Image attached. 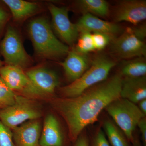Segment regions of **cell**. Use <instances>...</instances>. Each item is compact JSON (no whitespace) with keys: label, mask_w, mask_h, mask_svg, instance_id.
I'll return each instance as SVG.
<instances>
[{"label":"cell","mask_w":146,"mask_h":146,"mask_svg":"<svg viewBox=\"0 0 146 146\" xmlns=\"http://www.w3.org/2000/svg\"><path fill=\"white\" fill-rule=\"evenodd\" d=\"M123 79L118 73L78 96L53 100V106L67 123L71 141L75 142L84 128L98 120L103 110L121 98Z\"/></svg>","instance_id":"1"},{"label":"cell","mask_w":146,"mask_h":146,"mask_svg":"<svg viewBox=\"0 0 146 146\" xmlns=\"http://www.w3.org/2000/svg\"><path fill=\"white\" fill-rule=\"evenodd\" d=\"M28 31L35 52L42 58L56 59L67 55L69 47L56 38L46 18L40 17L32 20Z\"/></svg>","instance_id":"2"},{"label":"cell","mask_w":146,"mask_h":146,"mask_svg":"<svg viewBox=\"0 0 146 146\" xmlns=\"http://www.w3.org/2000/svg\"><path fill=\"white\" fill-rule=\"evenodd\" d=\"M116 64L115 61L106 56H98L81 76L70 84L60 88V93L63 98L79 96L92 86L107 79L110 72Z\"/></svg>","instance_id":"3"},{"label":"cell","mask_w":146,"mask_h":146,"mask_svg":"<svg viewBox=\"0 0 146 146\" xmlns=\"http://www.w3.org/2000/svg\"><path fill=\"white\" fill-rule=\"evenodd\" d=\"M105 109L122 130L128 141L133 142V131L139 121L146 117L138 106L128 100L120 98L110 103Z\"/></svg>","instance_id":"4"},{"label":"cell","mask_w":146,"mask_h":146,"mask_svg":"<svg viewBox=\"0 0 146 146\" xmlns=\"http://www.w3.org/2000/svg\"><path fill=\"white\" fill-rule=\"evenodd\" d=\"M42 115L33 100L17 95L13 105L0 110V121L12 130L28 121L38 119Z\"/></svg>","instance_id":"5"},{"label":"cell","mask_w":146,"mask_h":146,"mask_svg":"<svg viewBox=\"0 0 146 146\" xmlns=\"http://www.w3.org/2000/svg\"><path fill=\"white\" fill-rule=\"evenodd\" d=\"M0 50L7 65L23 69L31 65V58L25 49L18 32L9 27L0 44Z\"/></svg>","instance_id":"6"},{"label":"cell","mask_w":146,"mask_h":146,"mask_svg":"<svg viewBox=\"0 0 146 146\" xmlns=\"http://www.w3.org/2000/svg\"><path fill=\"white\" fill-rule=\"evenodd\" d=\"M0 77L12 91L21 92L25 96L40 98L48 96L34 85L21 68L12 65L3 66L0 69Z\"/></svg>","instance_id":"7"},{"label":"cell","mask_w":146,"mask_h":146,"mask_svg":"<svg viewBox=\"0 0 146 146\" xmlns=\"http://www.w3.org/2000/svg\"><path fill=\"white\" fill-rule=\"evenodd\" d=\"M48 9L52 18L54 30L62 41L72 46L78 39L79 32L76 24L70 21L68 9L58 7L51 3L48 5Z\"/></svg>","instance_id":"8"},{"label":"cell","mask_w":146,"mask_h":146,"mask_svg":"<svg viewBox=\"0 0 146 146\" xmlns=\"http://www.w3.org/2000/svg\"><path fill=\"white\" fill-rule=\"evenodd\" d=\"M111 50L115 55L123 59L145 57L146 45L134 34L131 28H128L114 41Z\"/></svg>","instance_id":"9"},{"label":"cell","mask_w":146,"mask_h":146,"mask_svg":"<svg viewBox=\"0 0 146 146\" xmlns=\"http://www.w3.org/2000/svg\"><path fill=\"white\" fill-rule=\"evenodd\" d=\"M146 19V1L144 0H124L115 9V23L127 22L136 25Z\"/></svg>","instance_id":"10"},{"label":"cell","mask_w":146,"mask_h":146,"mask_svg":"<svg viewBox=\"0 0 146 146\" xmlns=\"http://www.w3.org/2000/svg\"><path fill=\"white\" fill-rule=\"evenodd\" d=\"M42 126L38 120L24 123L12 129L15 146H40Z\"/></svg>","instance_id":"11"},{"label":"cell","mask_w":146,"mask_h":146,"mask_svg":"<svg viewBox=\"0 0 146 146\" xmlns=\"http://www.w3.org/2000/svg\"><path fill=\"white\" fill-rule=\"evenodd\" d=\"M79 32L101 33L112 35L119 32L121 29L115 23L102 20L90 13H84L76 23Z\"/></svg>","instance_id":"12"},{"label":"cell","mask_w":146,"mask_h":146,"mask_svg":"<svg viewBox=\"0 0 146 146\" xmlns=\"http://www.w3.org/2000/svg\"><path fill=\"white\" fill-rule=\"evenodd\" d=\"M26 74L34 85L48 96L54 93L59 84V79L56 74L47 68H33Z\"/></svg>","instance_id":"13"},{"label":"cell","mask_w":146,"mask_h":146,"mask_svg":"<svg viewBox=\"0 0 146 146\" xmlns=\"http://www.w3.org/2000/svg\"><path fill=\"white\" fill-rule=\"evenodd\" d=\"M60 64L70 81H74L85 72L88 68V60L86 54H82L74 49L69 51L65 60Z\"/></svg>","instance_id":"14"},{"label":"cell","mask_w":146,"mask_h":146,"mask_svg":"<svg viewBox=\"0 0 146 146\" xmlns=\"http://www.w3.org/2000/svg\"><path fill=\"white\" fill-rule=\"evenodd\" d=\"M121 97L133 103L146 99V78L145 76L123 78Z\"/></svg>","instance_id":"15"},{"label":"cell","mask_w":146,"mask_h":146,"mask_svg":"<svg viewBox=\"0 0 146 146\" xmlns=\"http://www.w3.org/2000/svg\"><path fill=\"white\" fill-rule=\"evenodd\" d=\"M40 146H63V138L59 123L52 115L45 118L39 141Z\"/></svg>","instance_id":"16"},{"label":"cell","mask_w":146,"mask_h":146,"mask_svg":"<svg viewBox=\"0 0 146 146\" xmlns=\"http://www.w3.org/2000/svg\"><path fill=\"white\" fill-rule=\"evenodd\" d=\"M10 9L13 19L17 21H23L36 13L39 9L36 3L23 0H3Z\"/></svg>","instance_id":"17"},{"label":"cell","mask_w":146,"mask_h":146,"mask_svg":"<svg viewBox=\"0 0 146 146\" xmlns=\"http://www.w3.org/2000/svg\"><path fill=\"white\" fill-rule=\"evenodd\" d=\"M78 5L84 13L95 16L106 17L110 12L109 5L104 0H80L78 2Z\"/></svg>","instance_id":"18"},{"label":"cell","mask_w":146,"mask_h":146,"mask_svg":"<svg viewBox=\"0 0 146 146\" xmlns=\"http://www.w3.org/2000/svg\"><path fill=\"white\" fill-rule=\"evenodd\" d=\"M122 76L137 78L145 76L146 74V63L145 57L136 58L125 61L120 72Z\"/></svg>","instance_id":"19"},{"label":"cell","mask_w":146,"mask_h":146,"mask_svg":"<svg viewBox=\"0 0 146 146\" xmlns=\"http://www.w3.org/2000/svg\"><path fill=\"white\" fill-rule=\"evenodd\" d=\"M104 127L111 145L129 146L125 135L114 123L109 120L106 121L104 124Z\"/></svg>","instance_id":"20"},{"label":"cell","mask_w":146,"mask_h":146,"mask_svg":"<svg viewBox=\"0 0 146 146\" xmlns=\"http://www.w3.org/2000/svg\"><path fill=\"white\" fill-rule=\"evenodd\" d=\"M75 50L82 54H86L95 50L92 33L88 32L80 33Z\"/></svg>","instance_id":"21"},{"label":"cell","mask_w":146,"mask_h":146,"mask_svg":"<svg viewBox=\"0 0 146 146\" xmlns=\"http://www.w3.org/2000/svg\"><path fill=\"white\" fill-rule=\"evenodd\" d=\"M16 95L0 77V110L13 105Z\"/></svg>","instance_id":"22"},{"label":"cell","mask_w":146,"mask_h":146,"mask_svg":"<svg viewBox=\"0 0 146 146\" xmlns=\"http://www.w3.org/2000/svg\"><path fill=\"white\" fill-rule=\"evenodd\" d=\"M0 146H15L12 131L0 121Z\"/></svg>","instance_id":"23"},{"label":"cell","mask_w":146,"mask_h":146,"mask_svg":"<svg viewBox=\"0 0 146 146\" xmlns=\"http://www.w3.org/2000/svg\"><path fill=\"white\" fill-rule=\"evenodd\" d=\"M111 36L101 33H92V39L95 50H101L105 48L110 42Z\"/></svg>","instance_id":"24"},{"label":"cell","mask_w":146,"mask_h":146,"mask_svg":"<svg viewBox=\"0 0 146 146\" xmlns=\"http://www.w3.org/2000/svg\"><path fill=\"white\" fill-rule=\"evenodd\" d=\"M92 146H111L104 133L100 129L94 137Z\"/></svg>","instance_id":"25"},{"label":"cell","mask_w":146,"mask_h":146,"mask_svg":"<svg viewBox=\"0 0 146 146\" xmlns=\"http://www.w3.org/2000/svg\"><path fill=\"white\" fill-rule=\"evenodd\" d=\"M138 126L141 133L142 142L143 146H146V118H142L138 123Z\"/></svg>","instance_id":"26"},{"label":"cell","mask_w":146,"mask_h":146,"mask_svg":"<svg viewBox=\"0 0 146 146\" xmlns=\"http://www.w3.org/2000/svg\"><path fill=\"white\" fill-rule=\"evenodd\" d=\"M134 34L138 38L144 41L146 35V27L145 25H142L134 28H131Z\"/></svg>","instance_id":"27"},{"label":"cell","mask_w":146,"mask_h":146,"mask_svg":"<svg viewBox=\"0 0 146 146\" xmlns=\"http://www.w3.org/2000/svg\"><path fill=\"white\" fill-rule=\"evenodd\" d=\"M9 16L4 9L0 7V33L8 21Z\"/></svg>","instance_id":"28"},{"label":"cell","mask_w":146,"mask_h":146,"mask_svg":"<svg viewBox=\"0 0 146 146\" xmlns=\"http://www.w3.org/2000/svg\"><path fill=\"white\" fill-rule=\"evenodd\" d=\"M75 142V146H89V141L85 135L79 136Z\"/></svg>","instance_id":"29"},{"label":"cell","mask_w":146,"mask_h":146,"mask_svg":"<svg viewBox=\"0 0 146 146\" xmlns=\"http://www.w3.org/2000/svg\"><path fill=\"white\" fill-rule=\"evenodd\" d=\"M139 109L145 115H146V99L142 100L139 102Z\"/></svg>","instance_id":"30"},{"label":"cell","mask_w":146,"mask_h":146,"mask_svg":"<svg viewBox=\"0 0 146 146\" xmlns=\"http://www.w3.org/2000/svg\"><path fill=\"white\" fill-rule=\"evenodd\" d=\"M132 143H133V146H142L141 142L138 139L133 138V142H132Z\"/></svg>","instance_id":"31"},{"label":"cell","mask_w":146,"mask_h":146,"mask_svg":"<svg viewBox=\"0 0 146 146\" xmlns=\"http://www.w3.org/2000/svg\"><path fill=\"white\" fill-rule=\"evenodd\" d=\"M3 66V63L2 60H1L0 59V69H1V68H2Z\"/></svg>","instance_id":"32"}]
</instances>
